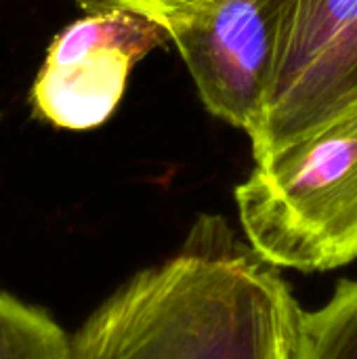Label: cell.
<instances>
[{
    "label": "cell",
    "mask_w": 357,
    "mask_h": 359,
    "mask_svg": "<svg viewBox=\"0 0 357 359\" xmlns=\"http://www.w3.org/2000/svg\"><path fill=\"white\" fill-rule=\"evenodd\" d=\"M301 307L280 269L219 215L126 280L67 341V359H295Z\"/></svg>",
    "instance_id": "6da1fadb"
},
{
    "label": "cell",
    "mask_w": 357,
    "mask_h": 359,
    "mask_svg": "<svg viewBox=\"0 0 357 359\" xmlns=\"http://www.w3.org/2000/svg\"><path fill=\"white\" fill-rule=\"evenodd\" d=\"M255 162L236 202L259 257L307 273L356 261L357 107Z\"/></svg>",
    "instance_id": "7a4b0ae2"
},
{
    "label": "cell",
    "mask_w": 357,
    "mask_h": 359,
    "mask_svg": "<svg viewBox=\"0 0 357 359\" xmlns=\"http://www.w3.org/2000/svg\"><path fill=\"white\" fill-rule=\"evenodd\" d=\"M274 48L255 160L357 107V0H271Z\"/></svg>",
    "instance_id": "3957f363"
},
{
    "label": "cell",
    "mask_w": 357,
    "mask_h": 359,
    "mask_svg": "<svg viewBox=\"0 0 357 359\" xmlns=\"http://www.w3.org/2000/svg\"><path fill=\"white\" fill-rule=\"evenodd\" d=\"M166 40L162 25L120 6L76 19L48 46L32 86L34 109L67 130L103 124L118 107L133 65Z\"/></svg>",
    "instance_id": "277c9868"
},
{
    "label": "cell",
    "mask_w": 357,
    "mask_h": 359,
    "mask_svg": "<svg viewBox=\"0 0 357 359\" xmlns=\"http://www.w3.org/2000/svg\"><path fill=\"white\" fill-rule=\"evenodd\" d=\"M170 40L206 109L250 133L271 63V0H215Z\"/></svg>",
    "instance_id": "5b68a950"
},
{
    "label": "cell",
    "mask_w": 357,
    "mask_h": 359,
    "mask_svg": "<svg viewBox=\"0 0 357 359\" xmlns=\"http://www.w3.org/2000/svg\"><path fill=\"white\" fill-rule=\"evenodd\" d=\"M295 359H357V282H341L326 305L301 311Z\"/></svg>",
    "instance_id": "8992f818"
},
{
    "label": "cell",
    "mask_w": 357,
    "mask_h": 359,
    "mask_svg": "<svg viewBox=\"0 0 357 359\" xmlns=\"http://www.w3.org/2000/svg\"><path fill=\"white\" fill-rule=\"evenodd\" d=\"M67 341L50 316L27 307L0 337V359H67Z\"/></svg>",
    "instance_id": "52a82bcc"
},
{
    "label": "cell",
    "mask_w": 357,
    "mask_h": 359,
    "mask_svg": "<svg viewBox=\"0 0 357 359\" xmlns=\"http://www.w3.org/2000/svg\"><path fill=\"white\" fill-rule=\"evenodd\" d=\"M215 0H93L97 8L101 6H120L133 13H139L158 25H162L168 34H177L185 25H189L198 15H202Z\"/></svg>",
    "instance_id": "ba28073f"
},
{
    "label": "cell",
    "mask_w": 357,
    "mask_h": 359,
    "mask_svg": "<svg viewBox=\"0 0 357 359\" xmlns=\"http://www.w3.org/2000/svg\"><path fill=\"white\" fill-rule=\"evenodd\" d=\"M27 307L29 305H23L21 301L0 292V337L27 311Z\"/></svg>",
    "instance_id": "9c48e42d"
}]
</instances>
